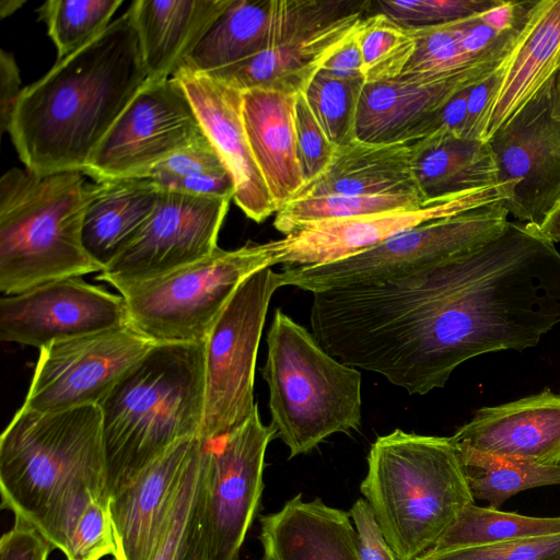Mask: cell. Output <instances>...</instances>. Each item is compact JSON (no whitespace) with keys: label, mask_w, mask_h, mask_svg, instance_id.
I'll list each match as a JSON object with an SVG mask.
<instances>
[{"label":"cell","mask_w":560,"mask_h":560,"mask_svg":"<svg viewBox=\"0 0 560 560\" xmlns=\"http://www.w3.org/2000/svg\"><path fill=\"white\" fill-rule=\"evenodd\" d=\"M148 81L130 8L79 50L23 88L8 132L24 167L84 172L94 151Z\"/></svg>","instance_id":"1"},{"label":"cell","mask_w":560,"mask_h":560,"mask_svg":"<svg viewBox=\"0 0 560 560\" xmlns=\"http://www.w3.org/2000/svg\"><path fill=\"white\" fill-rule=\"evenodd\" d=\"M0 493L2 509L60 550L85 503L110 498L100 407L44 413L21 406L0 438Z\"/></svg>","instance_id":"2"},{"label":"cell","mask_w":560,"mask_h":560,"mask_svg":"<svg viewBox=\"0 0 560 560\" xmlns=\"http://www.w3.org/2000/svg\"><path fill=\"white\" fill-rule=\"evenodd\" d=\"M97 406L112 498L172 445L199 436L205 342L154 345Z\"/></svg>","instance_id":"3"},{"label":"cell","mask_w":560,"mask_h":560,"mask_svg":"<svg viewBox=\"0 0 560 560\" xmlns=\"http://www.w3.org/2000/svg\"><path fill=\"white\" fill-rule=\"evenodd\" d=\"M366 462L360 491L399 560L431 550L475 503L452 436L395 429L371 444Z\"/></svg>","instance_id":"4"},{"label":"cell","mask_w":560,"mask_h":560,"mask_svg":"<svg viewBox=\"0 0 560 560\" xmlns=\"http://www.w3.org/2000/svg\"><path fill=\"white\" fill-rule=\"evenodd\" d=\"M90 183L80 171L12 167L0 179V290L15 295L56 280L101 272L82 225Z\"/></svg>","instance_id":"5"},{"label":"cell","mask_w":560,"mask_h":560,"mask_svg":"<svg viewBox=\"0 0 560 560\" xmlns=\"http://www.w3.org/2000/svg\"><path fill=\"white\" fill-rule=\"evenodd\" d=\"M261 374L269 388L270 425L288 446L289 458L361 427L360 371L329 354L280 308L267 334Z\"/></svg>","instance_id":"6"},{"label":"cell","mask_w":560,"mask_h":560,"mask_svg":"<svg viewBox=\"0 0 560 560\" xmlns=\"http://www.w3.org/2000/svg\"><path fill=\"white\" fill-rule=\"evenodd\" d=\"M271 268L269 244L218 247L164 277L125 288L129 325L154 343L205 342L218 315L252 273Z\"/></svg>","instance_id":"7"},{"label":"cell","mask_w":560,"mask_h":560,"mask_svg":"<svg viewBox=\"0 0 560 560\" xmlns=\"http://www.w3.org/2000/svg\"><path fill=\"white\" fill-rule=\"evenodd\" d=\"M283 287L270 267L233 292L205 340V408L199 438L218 439L252 415L259 341L275 292Z\"/></svg>","instance_id":"8"},{"label":"cell","mask_w":560,"mask_h":560,"mask_svg":"<svg viewBox=\"0 0 560 560\" xmlns=\"http://www.w3.org/2000/svg\"><path fill=\"white\" fill-rule=\"evenodd\" d=\"M504 202L439 218L353 256L323 265L288 267L282 285L313 293L376 281L470 250L501 234L510 221Z\"/></svg>","instance_id":"9"},{"label":"cell","mask_w":560,"mask_h":560,"mask_svg":"<svg viewBox=\"0 0 560 560\" xmlns=\"http://www.w3.org/2000/svg\"><path fill=\"white\" fill-rule=\"evenodd\" d=\"M276 436L258 405L241 425L205 441L203 521L208 560H238L259 514L266 451Z\"/></svg>","instance_id":"10"},{"label":"cell","mask_w":560,"mask_h":560,"mask_svg":"<svg viewBox=\"0 0 560 560\" xmlns=\"http://www.w3.org/2000/svg\"><path fill=\"white\" fill-rule=\"evenodd\" d=\"M231 200L160 189L142 231L96 279L120 291L203 259L218 248Z\"/></svg>","instance_id":"11"},{"label":"cell","mask_w":560,"mask_h":560,"mask_svg":"<svg viewBox=\"0 0 560 560\" xmlns=\"http://www.w3.org/2000/svg\"><path fill=\"white\" fill-rule=\"evenodd\" d=\"M206 137L179 82L147 81L94 151L84 174L94 180L139 177Z\"/></svg>","instance_id":"12"},{"label":"cell","mask_w":560,"mask_h":560,"mask_svg":"<svg viewBox=\"0 0 560 560\" xmlns=\"http://www.w3.org/2000/svg\"><path fill=\"white\" fill-rule=\"evenodd\" d=\"M154 345L131 325L51 342L39 349L22 406L45 413L98 405Z\"/></svg>","instance_id":"13"},{"label":"cell","mask_w":560,"mask_h":560,"mask_svg":"<svg viewBox=\"0 0 560 560\" xmlns=\"http://www.w3.org/2000/svg\"><path fill=\"white\" fill-rule=\"evenodd\" d=\"M553 79L488 141L498 184L509 196L504 203L509 214L537 226L560 201V120L552 116Z\"/></svg>","instance_id":"14"},{"label":"cell","mask_w":560,"mask_h":560,"mask_svg":"<svg viewBox=\"0 0 560 560\" xmlns=\"http://www.w3.org/2000/svg\"><path fill=\"white\" fill-rule=\"evenodd\" d=\"M508 199L503 189L495 186L429 201L419 208L307 223L280 240L268 242L271 267L279 264L314 266L340 260L425 222Z\"/></svg>","instance_id":"15"},{"label":"cell","mask_w":560,"mask_h":560,"mask_svg":"<svg viewBox=\"0 0 560 560\" xmlns=\"http://www.w3.org/2000/svg\"><path fill=\"white\" fill-rule=\"evenodd\" d=\"M129 325L125 299L82 277L0 300V338L42 349L51 342Z\"/></svg>","instance_id":"16"},{"label":"cell","mask_w":560,"mask_h":560,"mask_svg":"<svg viewBox=\"0 0 560 560\" xmlns=\"http://www.w3.org/2000/svg\"><path fill=\"white\" fill-rule=\"evenodd\" d=\"M173 78L185 90L206 137L233 178L236 206L257 223L277 213L247 139L242 91L188 66H182Z\"/></svg>","instance_id":"17"},{"label":"cell","mask_w":560,"mask_h":560,"mask_svg":"<svg viewBox=\"0 0 560 560\" xmlns=\"http://www.w3.org/2000/svg\"><path fill=\"white\" fill-rule=\"evenodd\" d=\"M201 444L199 436L178 441L110 498L116 560H150Z\"/></svg>","instance_id":"18"},{"label":"cell","mask_w":560,"mask_h":560,"mask_svg":"<svg viewBox=\"0 0 560 560\" xmlns=\"http://www.w3.org/2000/svg\"><path fill=\"white\" fill-rule=\"evenodd\" d=\"M560 71V0L532 2L477 128L488 142Z\"/></svg>","instance_id":"19"},{"label":"cell","mask_w":560,"mask_h":560,"mask_svg":"<svg viewBox=\"0 0 560 560\" xmlns=\"http://www.w3.org/2000/svg\"><path fill=\"white\" fill-rule=\"evenodd\" d=\"M373 12V1L359 0L352 9L326 24L294 32L250 58L206 73L240 91L303 93L343 40Z\"/></svg>","instance_id":"20"},{"label":"cell","mask_w":560,"mask_h":560,"mask_svg":"<svg viewBox=\"0 0 560 560\" xmlns=\"http://www.w3.org/2000/svg\"><path fill=\"white\" fill-rule=\"evenodd\" d=\"M457 445L560 465V394L545 388L506 404L482 407L452 435Z\"/></svg>","instance_id":"21"},{"label":"cell","mask_w":560,"mask_h":560,"mask_svg":"<svg viewBox=\"0 0 560 560\" xmlns=\"http://www.w3.org/2000/svg\"><path fill=\"white\" fill-rule=\"evenodd\" d=\"M262 560H361L351 516L300 492L259 517Z\"/></svg>","instance_id":"22"},{"label":"cell","mask_w":560,"mask_h":560,"mask_svg":"<svg viewBox=\"0 0 560 560\" xmlns=\"http://www.w3.org/2000/svg\"><path fill=\"white\" fill-rule=\"evenodd\" d=\"M464 80L417 84L400 80L364 83L355 136L371 143H415L432 135L438 112L458 92L471 88Z\"/></svg>","instance_id":"23"},{"label":"cell","mask_w":560,"mask_h":560,"mask_svg":"<svg viewBox=\"0 0 560 560\" xmlns=\"http://www.w3.org/2000/svg\"><path fill=\"white\" fill-rule=\"evenodd\" d=\"M296 95L264 89L242 91L247 139L277 212L305 185L296 145Z\"/></svg>","instance_id":"24"},{"label":"cell","mask_w":560,"mask_h":560,"mask_svg":"<svg viewBox=\"0 0 560 560\" xmlns=\"http://www.w3.org/2000/svg\"><path fill=\"white\" fill-rule=\"evenodd\" d=\"M231 0H136L130 4L148 81L172 79Z\"/></svg>","instance_id":"25"},{"label":"cell","mask_w":560,"mask_h":560,"mask_svg":"<svg viewBox=\"0 0 560 560\" xmlns=\"http://www.w3.org/2000/svg\"><path fill=\"white\" fill-rule=\"evenodd\" d=\"M411 156V142L371 143L355 139L338 148L325 173L294 198L419 192Z\"/></svg>","instance_id":"26"},{"label":"cell","mask_w":560,"mask_h":560,"mask_svg":"<svg viewBox=\"0 0 560 560\" xmlns=\"http://www.w3.org/2000/svg\"><path fill=\"white\" fill-rule=\"evenodd\" d=\"M160 189L144 178L122 177L90 183L82 242L103 269L142 231Z\"/></svg>","instance_id":"27"},{"label":"cell","mask_w":560,"mask_h":560,"mask_svg":"<svg viewBox=\"0 0 560 560\" xmlns=\"http://www.w3.org/2000/svg\"><path fill=\"white\" fill-rule=\"evenodd\" d=\"M285 0H231L184 66L211 72L250 58L287 33Z\"/></svg>","instance_id":"28"},{"label":"cell","mask_w":560,"mask_h":560,"mask_svg":"<svg viewBox=\"0 0 560 560\" xmlns=\"http://www.w3.org/2000/svg\"><path fill=\"white\" fill-rule=\"evenodd\" d=\"M412 171L424 202L499 186L488 142L439 131L412 143Z\"/></svg>","instance_id":"29"},{"label":"cell","mask_w":560,"mask_h":560,"mask_svg":"<svg viewBox=\"0 0 560 560\" xmlns=\"http://www.w3.org/2000/svg\"><path fill=\"white\" fill-rule=\"evenodd\" d=\"M469 18L440 25L408 28L415 39L413 54L396 80L417 84L464 80L477 84L494 73L503 61L479 60L464 47Z\"/></svg>","instance_id":"30"},{"label":"cell","mask_w":560,"mask_h":560,"mask_svg":"<svg viewBox=\"0 0 560 560\" xmlns=\"http://www.w3.org/2000/svg\"><path fill=\"white\" fill-rule=\"evenodd\" d=\"M456 446L475 501L488 502L489 506L498 509L525 490L560 486V465H541L465 445Z\"/></svg>","instance_id":"31"},{"label":"cell","mask_w":560,"mask_h":560,"mask_svg":"<svg viewBox=\"0 0 560 560\" xmlns=\"http://www.w3.org/2000/svg\"><path fill=\"white\" fill-rule=\"evenodd\" d=\"M136 178H144L160 189L198 196L234 197L233 178L207 137Z\"/></svg>","instance_id":"32"},{"label":"cell","mask_w":560,"mask_h":560,"mask_svg":"<svg viewBox=\"0 0 560 560\" xmlns=\"http://www.w3.org/2000/svg\"><path fill=\"white\" fill-rule=\"evenodd\" d=\"M550 534H560V516H529L472 503L459 513L432 549L483 546Z\"/></svg>","instance_id":"33"},{"label":"cell","mask_w":560,"mask_h":560,"mask_svg":"<svg viewBox=\"0 0 560 560\" xmlns=\"http://www.w3.org/2000/svg\"><path fill=\"white\" fill-rule=\"evenodd\" d=\"M205 441L194 456L170 524L150 560H208L203 521Z\"/></svg>","instance_id":"34"},{"label":"cell","mask_w":560,"mask_h":560,"mask_svg":"<svg viewBox=\"0 0 560 560\" xmlns=\"http://www.w3.org/2000/svg\"><path fill=\"white\" fill-rule=\"evenodd\" d=\"M425 202L419 192L382 196L323 195L294 198L284 205L273 220V226L284 235L301 225L349 219L398 209H412Z\"/></svg>","instance_id":"35"},{"label":"cell","mask_w":560,"mask_h":560,"mask_svg":"<svg viewBox=\"0 0 560 560\" xmlns=\"http://www.w3.org/2000/svg\"><path fill=\"white\" fill-rule=\"evenodd\" d=\"M121 0H49L38 9L57 60L79 50L112 23Z\"/></svg>","instance_id":"36"},{"label":"cell","mask_w":560,"mask_h":560,"mask_svg":"<svg viewBox=\"0 0 560 560\" xmlns=\"http://www.w3.org/2000/svg\"><path fill=\"white\" fill-rule=\"evenodd\" d=\"M364 83L339 80L319 70L303 92L314 117L337 149L357 139V113Z\"/></svg>","instance_id":"37"},{"label":"cell","mask_w":560,"mask_h":560,"mask_svg":"<svg viewBox=\"0 0 560 560\" xmlns=\"http://www.w3.org/2000/svg\"><path fill=\"white\" fill-rule=\"evenodd\" d=\"M358 38L365 83L398 79L413 54L410 31L381 12L374 11L360 22Z\"/></svg>","instance_id":"38"},{"label":"cell","mask_w":560,"mask_h":560,"mask_svg":"<svg viewBox=\"0 0 560 560\" xmlns=\"http://www.w3.org/2000/svg\"><path fill=\"white\" fill-rule=\"evenodd\" d=\"M110 499L94 495L78 514L63 552L67 560L116 558L117 544L109 511Z\"/></svg>","instance_id":"39"},{"label":"cell","mask_w":560,"mask_h":560,"mask_svg":"<svg viewBox=\"0 0 560 560\" xmlns=\"http://www.w3.org/2000/svg\"><path fill=\"white\" fill-rule=\"evenodd\" d=\"M498 0H378L374 11L404 28H420L480 14Z\"/></svg>","instance_id":"40"},{"label":"cell","mask_w":560,"mask_h":560,"mask_svg":"<svg viewBox=\"0 0 560 560\" xmlns=\"http://www.w3.org/2000/svg\"><path fill=\"white\" fill-rule=\"evenodd\" d=\"M417 560H560V534L523 537L475 547L431 549Z\"/></svg>","instance_id":"41"},{"label":"cell","mask_w":560,"mask_h":560,"mask_svg":"<svg viewBox=\"0 0 560 560\" xmlns=\"http://www.w3.org/2000/svg\"><path fill=\"white\" fill-rule=\"evenodd\" d=\"M295 133L299 161L306 185L325 173L337 148L317 122L303 93L296 95Z\"/></svg>","instance_id":"42"},{"label":"cell","mask_w":560,"mask_h":560,"mask_svg":"<svg viewBox=\"0 0 560 560\" xmlns=\"http://www.w3.org/2000/svg\"><path fill=\"white\" fill-rule=\"evenodd\" d=\"M54 547L28 522L14 517L0 539V560H47Z\"/></svg>","instance_id":"43"},{"label":"cell","mask_w":560,"mask_h":560,"mask_svg":"<svg viewBox=\"0 0 560 560\" xmlns=\"http://www.w3.org/2000/svg\"><path fill=\"white\" fill-rule=\"evenodd\" d=\"M349 514L358 534L361 560H399L385 539L365 499H358Z\"/></svg>","instance_id":"44"},{"label":"cell","mask_w":560,"mask_h":560,"mask_svg":"<svg viewBox=\"0 0 560 560\" xmlns=\"http://www.w3.org/2000/svg\"><path fill=\"white\" fill-rule=\"evenodd\" d=\"M358 27L359 25L324 63L320 70L339 80H364L363 57L358 38Z\"/></svg>","instance_id":"45"},{"label":"cell","mask_w":560,"mask_h":560,"mask_svg":"<svg viewBox=\"0 0 560 560\" xmlns=\"http://www.w3.org/2000/svg\"><path fill=\"white\" fill-rule=\"evenodd\" d=\"M23 89L16 61L11 52H0V131H8L9 121Z\"/></svg>","instance_id":"46"},{"label":"cell","mask_w":560,"mask_h":560,"mask_svg":"<svg viewBox=\"0 0 560 560\" xmlns=\"http://www.w3.org/2000/svg\"><path fill=\"white\" fill-rule=\"evenodd\" d=\"M498 70V69H497ZM497 71L482 82L471 86L467 101V118L464 138L477 139V128L495 86Z\"/></svg>","instance_id":"47"},{"label":"cell","mask_w":560,"mask_h":560,"mask_svg":"<svg viewBox=\"0 0 560 560\" xmlns=\"http://www.w3.org/2000/svg\"><path fill=\"white\" fill-rule=\"evenodd\" d=\"M539 229L551 242H560V201L548 213Z\"/></svg>","instance_id":"48"},{"label":"cell","mask_w":560,"mask_h":560,"mask_svg":"<svg viewBox=\"0 0 560 560\" xmlns=\"http://www.w3.org/2000/svg\"><path fill=\"white\" fill-rule=\"evenodd\" d=\"M552 116L560 120V71L553 79L552 86Z\"/></svg>","instance_id":"49"},{"label":"cell","mask_w":560,"mask_h":560,"mask_svg":"<svg viewBox=\"0 0 560 560\" xmlns=\"http://www.w3.org/2000/svg\"><path fill=\"white\" fill-rule=\"evenodd\" d=\"M25 3L24 0H1L0 1V16L4 19L13 14Z\"/></svg>","instance_id":"50"},{"label":"cell","mask_w":560,"mask_h":560,"mask_svg":"<svg viewBox=\"0 0 560 560\" xmlns=\"http://www.w3.org/2000/svg\"><path fill=\"white\" fill-rule=\"evenodd\" d=\"M110 560H116L115 558H112Z\"/></svg>","instance_id":"51"}]
</instances>
